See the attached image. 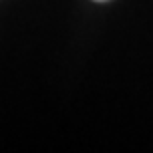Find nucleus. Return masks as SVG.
<instances>
[{
	"label": "nucleus",
	"mask_w": 153,
	"mask_h": 153,
	"mask_svg": "<svg viewBox=\"0 0 153 153\" xmlns=\"http://www.w3.org/2000/svg\"><path fill=\"white\" fill-rule=\"evenodd\" d=\"M96 2H108V0H96Z\"/></svg>",
	"instance_id": "obj_1"
}]
</instances>
